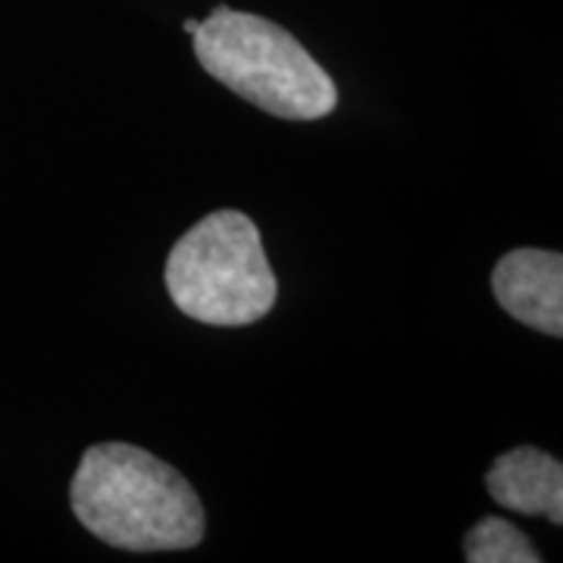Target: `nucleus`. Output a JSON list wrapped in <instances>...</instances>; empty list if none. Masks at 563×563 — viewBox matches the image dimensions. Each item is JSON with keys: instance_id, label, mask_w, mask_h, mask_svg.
<instances>
[{"instance_id": "nucleus-3", "label": "nucleus", "mask_w": 563, "mask_h": 563, "mask_svg": "<svg viewBox=\"0 0 563 563\" xmlns=\"http://www.w3.org/2000/svg\"><path fill=\"white\" fill-rule=\"evenodd\" d=\"M166 291L185 317L203 325H251L279 298L261 229L239 210L195 222L166 257Z\"/></svg>"}, {"instance_id": "nucleus-6", "label": "nucleus", "mask_w": 563, "mask_h": 563, "mask_svg": "<svg viewBox=\"0 0 563 563\" xmlns=\"http://www.w3.org/2000/svg\"><path fill=\"white\" fill-rule=\"evenodd\" d=\"M463 558L470 563H539L532 539L501 517H485L463 539Z\"/></svg>"}, {"instance_id": "nucleus-5", "label": "nucleus", "mask_w": 563, "mask_h": 563, "mask_svg": "<svg viewBox=\"0 0 563 563\" xmlns=\"http://www.w3.org/2000/svg\"><path fill=\"white\" fill-rule=\"evenodd\" d=\"M485 488L507 510L563 523V466L532 444L514 448L492 463Z\"/></svg>"}, {"instance_id": "nucleus-1", "label": "nucleus", "mask_w": 563, "mask_h": 563, "mask_svg": "<svg viewBox=\"0 0 563 563\" xmlns=\"http://www.w3.org/2000/svg\"><path fill=\"white\" fill-rule=\"evenodd\" d=\"M69 507L91 536L120 551H188L207 532L203 504L176 466L125 442L85 451Z\"/></svg>"}, {"instance_id": "nucleus-4", "label": "nucleus", "mask_w": 563, "mask_h": 563, "mask_svg": "<svg viewBox=\"0 0 563 563\" xmlns=\"http://www.w3.org/2000/svg\"><path fill=\"white\" fill-rule=\"evenodd\" d=\"M492 288L504 310L529 329L561 339L563 335V257L558 251L517 247L504 254Z\"/></svg>"}, {"instance_id": "nucleus-2", "label": "nucleus", "mask_w": 563, "mask_h": 563, "mask_svg": "<svg viewBox=\"0 0 563 563\" xmlns=\"http://www.w3.org/2000/svg\"><path fill=\"white\" fill-rule=\"evenodd\" d=\"M195 57L203 69L269 117L295 122L322 120L335 110V81L288 29L276 22L217 7L195 29Z\"/></svg>"}, {"instance_id": "nucleus-7", "label": "nucleus", "mask_w": 563, "mask_h": 563, "mask_svg": "<svg viewBox=\"0 0 563 563\" xmlns=\"http://www.w3.org/2000/svg\"><path fill=\"white\" fill-rule=\"evenodd\" d=\"M181 29H185L188 35H195V29H198V20H185V22H181Z\"/></svg>"}]
</instances>
